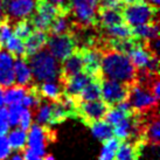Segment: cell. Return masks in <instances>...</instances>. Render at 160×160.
Returning a JSON list of instances; mask_svg holds the SVG:
<instances>
[{
    "mask_svg": "<svg viewBox=\"0 0 160 160\" xmlns=\"http://www.w3.org/2000/svg\"><path fill=\"white\" fill-rule=\"evenodd\" d=\"M101 75L108 80L132 84L137 81V69L126 54L107 49L102 55Z\"/></svg>",
    "mask_w": 160,
    "mask_h": 160,
    "instance_id": "cell-1",
    "label": "cell"
},
{
    "mask_svg": "<svg viewBox=\"0 0 160 160\" xmlns=\"http://www.w3.org/2000/svg\"><path fill=\"white\" fill-rule=\"evenodd\" d=\"M33 74V81L47 82L61 78V66L56 58L47 49H41L38 53L27 58Z\"/></svg>",
    "mask_w": 160,
    "mask_h": 160,
    "instance_id": "cell-2",
    "label": "cell"
},
{
    "mask_svg": "<svg viewBox=\"0 0 160 160\" xmlns=\"http://www.w3.org/2000/svg\"><path fill=\"white\" fill-rule=\"evenodd\" d=\"M122 14L130 28L158 21V7L152 6L146 0L126 1L124 6L122 5Z\"/></svg>",
    "mask_w": 160,
    "mask_h": 160,
    "instance_id": "cell-3",
    "label": "cell"
},
{
    "mask_svg": "<svg viewBox=\"0 0 160 160\" xmlns=\"http://www.w3.org/2000/svg\"><path fill=\"white\" fill-rule=\"evenodd\" d=\"M97 0H69V15L75 27L97 26Z\"/></svg>",
    "mask_w": 160,
    "mask_h": 160,
    "instance_id": "cell-4",
    "label": "cell"
},
{
    "mask_svg": "<svg viewBox=\"0 0 160 160\" xmlns=\"http://www.w3.org/2000/svg\"><path fill=\"white\" fill-rule=\"evenodd\" d=\"M47 50L58 60L62 62L77 49V43L71 33L66 34H52L47 40Z\"/></svg>",
    "mask_w": 160,
    "mask_h": 160,
    "instance_id": "cell-5",
    "label": "cell"
},
{
    "mask_svg": "<svg viewBox=\"0 0 160 160\" xmlns=\"http://www.w3.org/2000/svg\"><path fill=\"white\" fill-rule=\"evenodd\" d=\"M128 101L134 111L138 112L146 111L152 108H156L158 103V99L152 95L150 88L142 84V82L138 83L133 82L130 85Z\"/></svg>",
    "mask_w": 160,
    "mask_h": 160,
    "instance_id": "cell-6",
    "label": "cell"
},
{
    "mask_svg": "<svg viewBox=\"0 0 160 160\" xmlns=\"http://www.w3.org/2000/svg\"><path fill=\"white\" fill-rule=\"evenodd\" d=\"M130 85L118 81L102 78L101 80V99L109 107H115L116 104L128 99Z\"/></svg>",
    "mask_w": 160,
    "mask_h": 160,
    "instance_id": "cell-7",
    "label": "cell"
},
{
    "mask_svg": "<svg viewBox=\"0 0 160 160\" xmlns=\"http://www.w3.org/2000/svg\"><path fill=\"white\" fill-rule=\"evenodd\" d=\"M38 0H2L5 18L12 23L28 19L35 12Z\"/></svg>",
    "mask_w": 160,
    "mask_h": 160,
    "instance_id": "cell-8",
    "label": "cell"
},
{
    "mask_svg": "<svg viewBox=\"0 0 160 160\" xmlns=\"http://www.w3.org/2000/svg\"><path fill=\"white\" fill-rule=\"evenodd\" d=\"M60 12H61V9L54 6L53 4H50L46 0H38L35 12L32 14L29 20L35 29L47 32L52 22L54 21V19L56 18V15Z\"/></svg>",
    "mask_w": 160,
    "mask_h": 160,
    "instance_id": "cell-9",
    "label": "cell"
},
{
    "mask_svg": "<svg viewBox=\"0 0 160 160\" xmlns=\"http://www.w3.org/2000/svg\"><path fill=\"white\" fill-rule=\"evenodd\" d=\"M50 130L47 126L33 123L27 131V148L34 153L43 157L46 154L47 145L50 142Z\"/></svg>",
    "mask_w": 160,
    "mask_h": 160,
    "instance_id": "cell-10",
    "label": "cell"
},
{
    "mask_svg": "<svg viewBox=\"0 0 160 160\" xmlns=\"http://www.w3.org/2000/svg\"><path fill=\"white\" fill-rule=\"evenodd\" d=\"M108 109L109 105L105 102H103L102 99L80 102L76 105V116H78L84 124L89 125L92 122L104 119Z\"/></svg>",
    "mask_w": 160,
    "mask_h": 160,
    "instance_id": "cell-11",
    "label": "cell"
},
{
    "mask_svg": "<svg viewBox=\"0 0 160 160\" xmlns=\"http://www.w3.org/2000/svg\"><path fill=\"white\" fill-rule=\"evenodd\" d=\"M81 49L83 58V71L92 77H101V61L103 52L98 47H85Z\"/></svg>",
    "mask_w": 160,
    "mask_h": 160,
    "instance_id": "cell-12",
    "label": "cell"
},
{
    "mask_svg": "<svg viewBox=\"0 0 160 160\" xmlns=\"http://www.w3.org/2000/svg\"><path fill=\"white\" fill-rule=\"evenodd\" d=\"M93 78H97V77H92L89 74H87L85 71H82V72H78L76 75H72L66 80H63V95L71 98H77L81 91L84 89Z\"/></svg>",
    "mask_w": 160,
    "mask_h": 160,
    "instance_id": "cell-13",
    "label": "cell"
},
{
    "mask_svg": "<svg viewBox=\"0 0 160 160\" xmlns=\"http://www.w3.org/2000/svg\"><path fill=\"white\" fill-rule=\"evenodd\" d=\"M14 56L6 49L0 48V87L8 88L14 84Z\"/></svg>",
    "mask_w": 160,
    "mask_h": 160,
    "instance_id": "cell-14",
    "label": "cell"
},
{
    "mask_svg": "<svg viewBox=\"0 0 160 160\" xmlns=\"http://www.w3.org/2000/svg\"><path fill=\"white\" fill-rule=\"evenodd\" d=\"M124 22L122 9L119 7H99L97 13V26L102 28Z\"/></svg>",
    "mask_w": 160,
    "mask_h": 160,
    "instance_id": "cell-15",
    "label": "cell"
},
{
    "mask_svg": "<svg viewBox=\"0 0 160 160\" xmlns=\"http://www.w3.org/2000/svg\"><path fill=\"white\" fill-rule=\"evenodd\" d=\"M83 71V58L81 49H76L74 53L69 55L64 61H62L61 66V82L72 75Z\"/></svg>",
    "mask_w": 160,
    "mask_h": 160,
    "instance_id": "cell-16",
    "label": "cell"
},
{
    "mask_svg": "<svg viewBox=\"0 0 160 160\" xmlns=\"http://www.w3.org/2000/svg\"><path fill=\"white\" fill-rule=\"evenodd\" d=\"M14 84L28 87L33 83V74L26 58H17L14 60Z\"/></svg>",
    "mask_w": 160,
    "mask_h": 160,
    "instance_id": "cell-17",
    "label": "cell"
},
{
    "mask_svg": "<svg viewBox=\"0 0 160 160\" xmlns=\"http://www.w3.org/2000/svg\"><path fill=\"white\" fill-rule=\"evenodd\" d=\"M48 36V33L46 31L35 29L27 39L23 40V43H25V56L28 58L33 54L38 53L41 49H43V47L47 43Z\"/></svg>",
    "mask_w": 160,
    "mask_h": 160,
    "instance_id": "cell-18",
    "label": "cell"
},
{
    "mask_svg": "<svg viewBox=\"0 0 160 160\" xmlns=\"http://www.w3.org/2000/svg\"><path fill=\"white\" fill-rule=\"evenodd\" d=\"M137 130V122L133 119V115L125 117L119 123L112 126V136L119 139L120 142L123 140H129L132 137Z\"/></svg>",
    "mask_w": 160,
    "mask_h": 160,
    "instance_id": "cell-19",
    "label": "cell"
},
{
    "mask_svg": "<svg viewBox=\"0 0 160 160\" xmlns=\"http://www.w3.org/2000/svg\"><path fill=\"white\" fill-rule=\"evenodd\" d=\"M142 144L140 142H130L123 140L120 142L118 150L116 152L115 160H138L140 157Z\"/></svg>",
    "mask_w": 160,
    "mask_h": 160,
    "instance_id": "cell-20",
    "label": "cell"
},
{
    "mask_svg": "<svg viewBox=\"0 0 160 160\" xmlns=\"http://www.w3.org/2000/svg\"><path fill=\"white\" fill-rule=\"evenodd\" d=\"M38 92L40 93L41 97H45L52 102L58 101L63 95V87L58 81H47L41 82L40 85L36 88Z\"/></svg>",
    "mask_w": 160,
    "mask_h": 160,
    "instance_id": "cell-21",
    "label": "cell"
},
{
    "mask_svg": "<svg viewBox=\"0 0 160 160\" xmlns=\"http://www.w3.org/2000/svg\"><path fill=\"white\" fill-rule=\"evenodd\" d=\"M74 28V23L71 21V18L69 15V12H63L61 11L56 15L52 22L49 31L52 34H66V33H71Z\"/></svg>",
    "mask_w": 160,
    "mask_h": 160,
    "instance_id": "cell-22",
    "label": "cell"
},
{
    "mask_svg": "<svg viewBox=\"0 0 160 160\" xmlns=\"http://www.w3.org/2000/svg\"><path fill=\"white\" fill-rule=\"evenodd\" d=\"M131 31H132V35L136 39L146 41V42L159 38V25H158V21L134 27V28H131Z\"/></svg>",
    "mask_w": 160,
    "mask_h": 160,
    "instance_id": "cell-23",
    "label": "cell"
},
{
    "mask_svg": "<svg viewBox=\"0 0 160 160\" xmlns=\"http://www.w3.org/2000/svg\"><path fill=\"white\" fill-rule=\"evenodd\" d=\"M7 139L12 150L15 152L23 151L27 146V131H23L20 128H13L7 132Z\"/></svg>",
    "mask_w": 160,
    "mask_h": 160,
    "instance_id": "cell-24",
    "label": "cell"
},
{
    "mask_svg": "<svg viewBox=\"0 0 160 160\" xmlns=\"http://www.w3.org/2000/svg\"><path fill=\"white\" fill-rule=\"evenodd\" d=\"M101 80L102 77L93 78L84 89L78 95L80 102H90V101H97L101 99Z\"/></svg>",
    "mask_w": 160,
    "mask_h": 160,
    "instance_id": "cell-25",
    "label": "cell"
},
{
    "mask_svg": "<svg viewBox=\"0 0 160 160\" xmlns=\"http://www.w3.org/2000/svg\"><path fill=\"white\" fill-rule=\"evenodd\" d=\"M52 118H53V109H52V102H42L35 108V115L34 120L36 124L48 126L52 124Z\"/></svg>",
    "mask_w": 160,
    "mask_h": 160,
    "instance_id": "cell-26",
    "label": "cell"
},
{
    "mask_svg": "<svg viewBox=\"0 0 160 160\" xmlns=\"http://www.w3.org/2000/svg\"><path fill=\"white\" fill-rule=\"evenodd\" d=\"M91 133L96 139L104 142L112 137V126L105 119H99L89 124Z\"/></svg>",
    "mask_w": 160,
    "mask_h": 160,
    "instance_id": "cell-27",
    "label": "cell"
},
{
    "mask_svg": "<svg viewBox=\"0 0 160 160\" xmlns=\"http://www.w3.org/2000/svg\"><path fill=\"white\" fill-rule=\"evenodd\" d=\"M5 89L6 90H4V102L7 105L20 104L25 93L27 92L26 87H21L18 84H13Z\"/></svg>",
    "mask_w": 160,
    "mask_h": 160,
    "instance_id": "cell-28",
    "label": "cell"
},
{
    "mask_svg": "<svg viewBox=\"0 0 160 160\" xmlns=\"http://www.w3.org/2000/svg\"><path fill=\"white\" fill-rule=\"evenodd\" d=\"M120 140L116 137H110L103 142V146L98 157V160H115L116 152L118 150Z\"/></svg>",
    "mask_w": 160,
    "mask_h": 160,
    "instance_id": "cell-29",
    "label": "cell"
},
{
    "mask_svg": "<svg viewBox=\"0 0 160 160\" xmlns=\"http://www.w3.org/2000/svg\"><path fill=\"white\" fill-rule=\"evenodd\" d=\"M2 46L13 56H17V58H26L25 56V43H23V40H21L18 36H15L14 34Z\"/></svg>",
    "mask_w": 160,
    "mask_h": 160,
    "instance_id": "cell-30",
    "label": "cell"
},
{
    "mask_svg": "<svg viewBox=\"0 0 160 160\" xmlns=\"http://www.w3.org/2000/svg\"><path fill=\"white\" fill-rule=\"evenodd\" d=\"M34 31H35V28L33 26V23L31 22L29 18L19 20V21L13 23V34L20 38L21 40L27 39Z\"/></svg>",
    "mask_w": 160,
    "mask_h": 160,
    "instance_id": "cell-31",
    "label": "cell"
},
{
    "mask_svg": "<svg viewBox=\"0 0 160 160\" xmlns=\"http://www.w3.org/2000/svg\"><path fill=\"white\" fill-rule=\"evenodd\" d=\"M41 103V96L40 93L38 92V89L35 87L32 88L31 90H27V92L25 93L22 101H21V105L23 108H28V109H35L39 104Z\"/></svg>",
    "mask_w": 160,
    "mask_h": 160,
    "instance_id": "cell-32",
    "label": "cell"
},
{
    "mask_svg": "<svg viewBox=\"0 0 160 160\" xmlns=\"http://www.w3.org/2000/svg\"><path fill=\"white\" fill-rule=\"evenodd\" d=\"M145 138L148 142L153 145H157L159 142L160 138V122L159 119H153L148 124L146 131H145Z\"/></svg>",
    "mask_w": 160,
    "mask_h": 160,
    "instance_id": "cell-33",
    "label": "cell"
},
{
    "mask_svg": "<svg viewBox=\"0 0 160 160\" xmlns=\"http://www.w3.org/2000/svg\"><path fill=\"white\" fill-rule=\"evenodd\" d=\"M23 107L21 104H12L8 105L7 109V117H8V123L11 128H18L20 116L22 113Z\"/></svg>",
    "mask_w": 160,
    "mask_h": 160,
    "instance_id": "cell-34",
    "label": "cell"
},
{
    "mask_svg": "<svg viewBox=\"0 0 160 160\" xmlns=\"http://www.w3.org/2000/svg\"><path fill=\"white\" fill-rule=\"evenodd\" d=\"M128 116H131V115H126L125 112L120 111L119 109L116 107H112V108L109 107L107 115H105V117H104V119L107 120L111 126H113V125H116L117 123H119L120 120L124 119L125 117H128Z\"/></svg>",
    "mask_w": 160,
    "mask_h": 160,
    "instance_id": "cell-35",
    "label": "cell"
},
{
    "mask_svg": "<svg viewBox=\"0 0 160 160\" xmlns=\"http://www.w3.org/2000/svg\"><path fill=\"white\" fill-rule=\"evenodd\" d=\"M34 123V113L32 111V109L28 108H23L22 113L20 116V120H19L18 128H20L23 131H28L29 128Z\"/></svg>",
    "mask_w": 160,
    "mask_h": 160,
    "instance_id": "cell-36",
    "label": "cell"
},
{
    "mask_svg": "<svg viewBox=\"0 0 160 160\" xmlns=\"http://www.w3.org/2000/svg\"><path fill=\"white\" fill-rule=\"evenodd\" d=\"M12 35H13V23L4 18L0 21V45H4Z\"/></svg>",
    "mask_w": 160,
    "mask_h": 160,
    "instance_id": "cell-37",
    "label": "cell"
},
{
    "mask_svg": "<svg viewBox=\"0 0 160 160\" xmlns=\"http://www.w3.org/2000/svg\"><path fill=\"white\" fill-rule=\"evenodd\" d=\"M12 147L9 145L8 139L6 134L0 136V160H7L11 154H12Z\"/></svg>",
    "mask_w": 160,
    "mask_h": 160,
    "instance_id": "cell-38",
    "label": "cell"
},
{
    "mask_svg": "<svg viewBox=\"0 0 160 160\" xmlns=\"http://www.w3.org/2000/svg\"><path fill=\"white\" fill-rule=\"evenodd\" d=\"M11 126L8 123V117H7V109L4 107L0 108V136L7 134Z\"/></svg>",
    "mask_w": 160,
    "mask_h": 160,
    "instance_id": "cell-39",
    "label": "cell"
},
{
    "mask_svg": "<svg viewBox=\"0 0 160 160\" xmlns=\"http://www.w3.org/2000/svg\"><path fill=\"white\" fill-rule=\"evenodd\" d=\"M99 7H120L123 0H97Z\"/></svg>",
    "mask_w": 160,
    "mask_h": 160,
    "instance_id": "cell-40",
    "label": "cell"
},
{
    "mask_svg": "<svg viewBox=\"0 0 160 160\" xmlns=\"http://www.w3.org/2000/svg\"><path fill=\"white\" fill-rule=\"evenodd\" d=\"M50 4H53L54 6H56L61 11L64 12H69V0H46Z\"/></svg>",
    "mask_w": 160,
    "mask_h": 160,
    "instance_id": "cell-41",
    "label": "cell"
},
{
    "mask_svg": "<svg viewBox=\"0 0 160 160\" xmlns=\"http://www.w3.org/2000/svg\"><path fill=\"white\" fill-rule=\"evenodd\" d=\"M23 160H43V157L39 156V154H36L34 153L33 151H31L29 148H25L23 150Z\"/></svg>",
    "mask_w": 160,
    "mask_h": 160,
    "instance_id": "cell-42",
    "label": "cell"
},
{
    "mask_svg": "<svg viewBox=\"0 0 160 160\" xmlns=\"http://www.w3.org/2000/svg\"><path fill=\"white\" fill-rule=\"evenodd\" d=\"M150 90H151L152 95L154 96V97L159 101V97H160V83L159 81L157 80H153L151 81V87H150Z\"/></svg>",
    "mask_w": 160,
    "mask_h": 160,
    "instance_id": "cell-43",
    "label": "cell"
},
{
    "mask_svg": "<svg viewBox=\"0 0 160 160\" xmlns=\"http://www.w3.org/2000/svg\"><path fill=\"white\" fill-rule=\"evenodd\" d=\"M7 160H23V157L20 152L14 151V153H12V154L7 158Z\"/></svg>",
    "mask_w": 160,
    "mask_h": 160,
    "instance_id": "cell-44",
    "label": "cell"
},
{
    "mask_svg": "<svg viewBox=\"0 0 160 160\" xmlns=\"http://www.w3.org/2000/svg\"><path fill=\"white\" fill-rule=\"evenodd\" d=\"M5 105L4 102V88L0 87V108H2Z\"/></svg>",
    "mask_w": 160,
    "mask_h": 160,
    "instance_id": "cell-45",
    "label": "cell"
},
{
    "mask_svg": "<svg viewBox=\"0 0 160 160\" xmlns=\"http://www.w3.org/2000/svg\"><path fill=\"white\" fill-rule=\"evenodd\" d=\"M5 18V13H4V6H2V0H0V21Z\"/></svg>",
    "mask_w": 160,
    "mask_h": 160,
    "instance_id": "cell-46",
    "label": "cell"
},
{
    "mask_svg": "<svg viewBox=\"0 0 160 160\" xmlns=\"http://www.w3.org/2000/svg\"><path fill=\"white\" fill-rule=\"evenodd\" d=\"M148 4H151L152 6H154V7H158L159 6V1L160 0H146Z\"/></svg>",
    "mask_w": 160,
    "mask_h": 160,
    "instance_id": "cell-47",
    "label": "cell"
},
{
    "mask_svg": "<svg viewBox=\"0 0 160 160\" xmlns=\"http://www.w3.org/2000/svg\"><path fill=\"white\" fill-rule=\"evenodd\" d=\"M43 160H55V158L52 154H45L43 156Z\"/></svg>",
    "mask_w": 160,
    "mask_h": 160,
    "instance_id": "cell-48",
    "label": "cell"
},
{
    "mask_svg": "<svg viewBox=\"0 0 160 160\" xmlns=\"http://www.w3.org/2000/svg\"><path fill=\"white\" fill-rule=\"evenodd\" d=\"M124 2H126V1H133V0H123Z\"/></svg>",
    "mask_w": 160,
    "mask_h": 160,
    "instance_id": "cell-49",
    "label": "cell"
},
{
    "mask_svg": "<svg viewBox=\"0 0 160 160\" xmlns=\"http://www.w3.org/2000/svg\"><path fill=\"white\" fill-rule=\"evenodd\" d=\"M0 47H1V45H0Z\"/></svg>",
    "mask_w": 160,
    "mask_h": 160,
    "instance_id": "cell-50",
    "label": "cell"
}]
</instances>
